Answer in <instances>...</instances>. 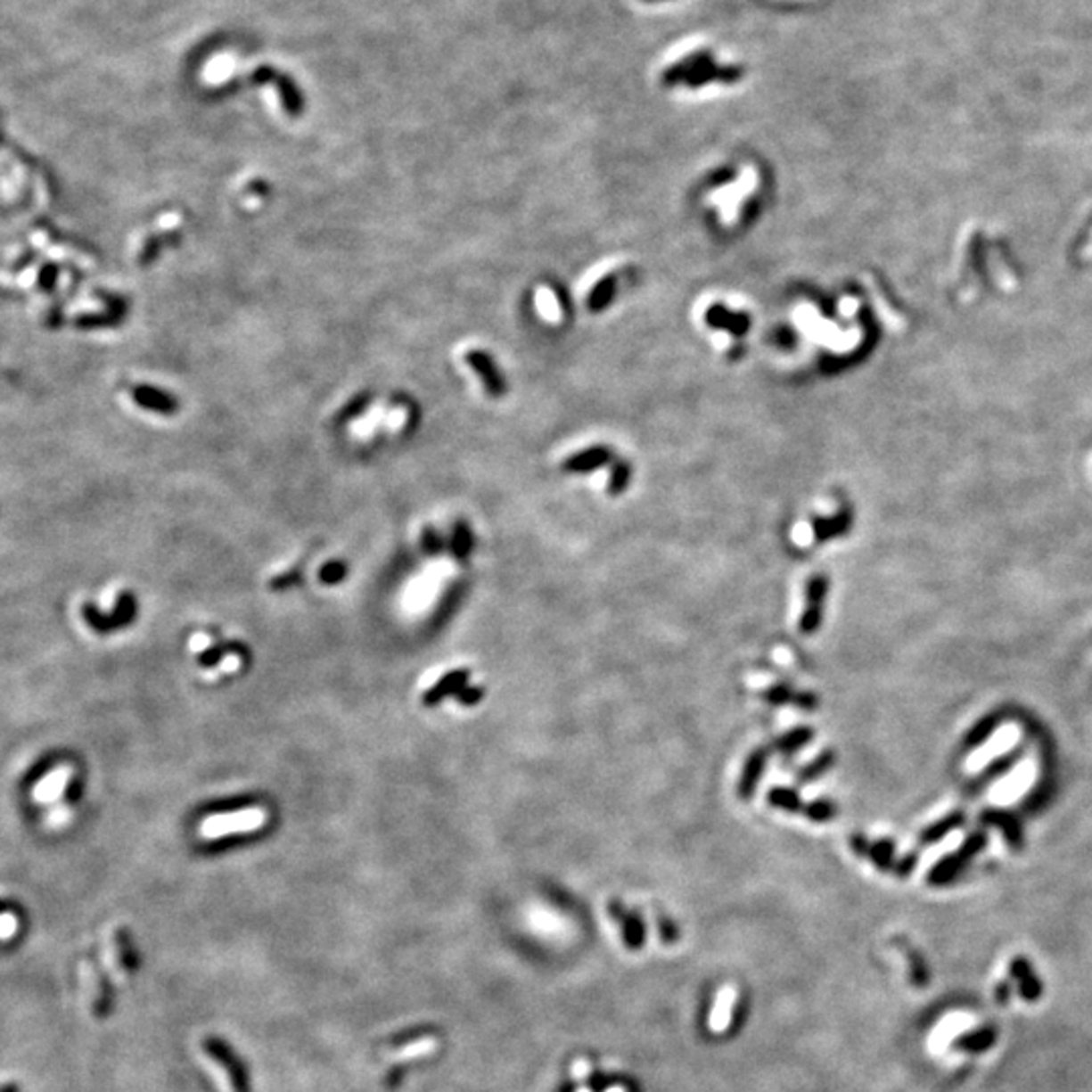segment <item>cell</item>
<instances>
[{"label": "cell", "mask_w": 1092, "mask_h": 1092, "mask_svg": "<svg viewBox=\"0 0 1092 1092\" xmlns=\"http://www.w3.org/2000/svg\"><path fill=\"white\" fill-rule=\"evenodd\" d=\"M3 1092H21V1090H19L17 1084H6V1087L3 1088Z\"/></svg>", "instance_id": "44dd1931"}, {"label": "cell", "mask_w": 1092, "mask_h": 1092, "mask_svg": "<svg viewBox=\"0 0 1092 1092\" xmlns=\"http://www.w3.org/2000/svg\"><path fill=\"white\" fill-rule=\"evenodd\" d=\"M70 779H71L70 767H57L55 771L47 773L39 783H37V787L33 791L35 800L39 803L55 801L57 797H62L67 785H70Z\"/></svg>", "instance_id": "8992f818"}, {"label": "cell", "mask_w": 1092, "mask_h": 1092, "mask_svg": "<svg viewBox=\"0 0 1092 1092\" xmlns=\"http://www.w3.org/2000/svg\"><path fill=\"white\" fill-rule=\"evenodd\" d=\"M835 811H838L835 809V805L827 800L811 801L808 808L803 809V813L808 816V819H811V822H830V819L835 817Z\"/></svg>", "instance_id": "2e32d148"}, {"label": "cell", "mask_w": 1092, "mask_h": 1092, "mask_svg": "<svg viewBox=\"0 0 1092 1092\" xmlns=\"http://www.w3.org/2000/svg\"><path fill=\"white\" fill-rule=\"evenodd\" d=\"M425 551L427 553L441 551V540H439V537H435L431 530L425 532Z\"/></svg>", "instance_id": "d6986e66"}, {"label": "cell", "mask_w": 1092, "mask_h": 1092, "mask_svg": "<svg viewBox=\"0 0 1092 1092\" xmlns=\"http://www.w3.org/2000/svg\"><path fill=\"white\" fill-rule=\"evenodd\" d=\"M472 672L470 669H451L446 676L441 677L439 682H435L431 688H429L423 694V702L427 706H435L439 704L441 700H446L447 696H457L459 692H462L465 686L470 684Z\"/></svg>", "instance_id": "5b68a950"}, {"label": "cell", "mask_w": 1092, "mask_h": 1092, "mask_svg": "<svg viewBox=\"0 0 1092 1092\" xmlns=\"http://www.w3.org/2000/svg\"><path fill=\"white\" fill-rule=\"evenodd\" d=\"M771 749L767 747H759L749 755V759L744 760L741 779H739V797L743 800H751L752 793L757 791V785L760 777H763L767 760H769Z\"/></svg>", "instance_id": "277c9868"}, {"label": "cell", "mask_w": 1092, "mask_h": 1092, "mask_svg": "<svg viewBox=\"0 0 1092 1092\" xmlns=\"http://www.w3.org/2000/svg\"><path fill=\"white\" fill-rule=\"evenodd\" d=\"M793 706L801 708V710H816V708H817V698H816V694H811V692H797Z\"/></svg>", "instance_id": "ac0fdd59"}, {"label": "cell", "mask_w": 1092, "mask_h": 1092, "mask_svg": "<svg viewBox=\"0 0 1092 1092\" xmlns=\"http://www.w3.org/2000/svg\"><path fill=\"white\" fill-rule=\"evenodd\" d=\"M401 1074H403V1068H393V1071H390L387 1076V1088H395L397 1084L401 1082Z\"/></svg>", "instance_id": "ffe728a7"}, {"label": "cell", "mask_w": 1092, "mask_h": 1092, "mask_svg": "<svg viewBox=\"0 0 1092 1092\" xmlns=\"http://www.w3.org/2000/svg\"><path fill=\"white\" fill-rule=\"evenodd\" d=\"M135 401H138L142 406H148V409L154 411H162V413H172L177 409V403L168 398V395L158 393L154 389L142 387L135 390Z\"/></svg>", "instance_id": "8fae6325"}, {"label": "cell", "mask_w": 1092, "mask_h": 1092, "mask_svg": "<svg viewBox=\"0 0 1092 1092\" xmlns=\"http://www.w3.org/2000/svg\"><path fill=\"white\" fill-rule=\"evenodd\" d=\"M116 945H118V957H119V963H122V967L127 971V973H134V971L140 967V959H138V953H135V948H134L130 931L118 929Z\"/></svg>", "instance_id": "30bf717a"}, {"label": "cell", "mask_w": 1092, "mask_h": 1092, "mask_svg": "<svg viewBox=\"0 0 1092 1092\" xmlns=\"http://www.w3.org/2000/svg\"><path fill=\"white\" fill-rule=\"evenodd\" d=\"M202 1050H205L218 1066H223V1071L229 1076L233 1092H251L250 1071H247L245 1062L239 1058V1054L233 1050L227 1042L221 1040V1038L210 1036L202 1040Z\"/></svg>", "instance_id": "7a4b0ae2"}, {"label": "cell", "mask_w": 1092, "mask_h": 1092, "mask_svg": "<svg viewBox=\"0 0 1092 1092\" xmlns=\"http://www.w3.org/2000/svg\"><path fill=\"white\" fill-rule=\"evenodd\" d=\"M484 696H486V690L481 686H465L457 694V700H459V704H464V706H476Z\"/></svg>", "instance_id": "e0dca14e"}, {"label": "cell", "mask_w": 1092, "mask_h": 1092, "mask_svg": "<svg viewBox=\"0 0 1092 1092\" xmlns=\"http://www.w3.org/2000/svg\"><path fill=\"white\" fill-rule=\"evenodd\" d=\"M267 822V813L266 809L259 808H250V809H237V811H227V813H215V816H209L202 819L201 824V833L205 835V838H225V835H235L241 832H253L259 830L261 825H266Z\"/></svg>", "instance_id": "6da1fadb"}, {"label": "cell", "mask_w": 1092, "mask_h": 1092, "mask_svg": "<svg viewBox=\"0 0 1092 1092\" xmlns=\"http://www.w3.org/2000/svg\"><path fill=\"white\" fill-rule=\"evenodd\" d=\"M833 760H835L833 752L832 751H824L822 755H819L816 760H811L809 765H805L803 769L797 773V781L808 783V781L817 779L819 775H824L827 769H830V767L833 765Z\"/></svg>", "instance_id": "4fadbf2b"}, {"label": "cell", "mask_w": 1092, "mask_h": 1092, "mask_svg": "<svg viewBox=\"0 0 1092 1092\" xmlns=\"http://www.w3.org/2000/svg\"><path fill=\"white\" fill-rule=\"evenodd\" d=\"M1015 741V728H1006L998 733L993 739L985 744V747L977 752V755L969 760V767H973V771H977L979 767H983L985 763H989V760L996 759L1001 751L1009 749Z\"/></svg>", "instance_id": "ba28073f"}, {"label": "cell", "mask_w": 1092, "mask_h": 1092, "mask_svg": "<svg viewBox=\"0 0 1092 1092\" xmlns=\"http://www.w3.org/2000/svg\"><path fill=\"white\" fill-rule=\"evenodd\" d=\"M472 548H473V538H472V532L468 530V526L457 524L456 534H454V545H451L454 556L459 562H464L465 559H468V554L472 553Z\"/></svg>", "instance_id": "9a60e30c"}, {"label": "cell", "mask_w": 1092, "mask_h": 1092, "mask_svg": "<svg viewBox=\"0 0 1092 1092\" xmlns=\"http://www.w3.org/2000/svg\"><path fill=\"white\" fill-rule=\"evenodd\" d=\"M795 694L797 692L791 688L789 684H773V686H769L760 694V698L771 706H785L795 702Z\"/></svg>", "instance_id": "5bb4252c"}, {"label": "cell", "mask_w": 1092, "mask_h": 1092, "mask_svg": "<svg viewBox=\"0 0 1092 1092\" xmlns=\"http://www.w3.org/2000/svg\"><path fill=\"white\" fill-rule=\"evenodd\" d=\"M767 801H769V805H773V808L783 809V811H800L801 809V797L795 789H791V787L771 789L769 795H767Z\"/></svg>", "instance_id": "7c38bea8"}, {"label": "cell", "mask_w": 1092, "mask_h": 1092, "mask_svg": "<svg viewBox=\"0 0 1092 1092\" xmlns=\"http://www.w3.org/2000/svg\"><path fill=\"white\" fill-rule=\"evenodd\" d=\"M827 587H830V581H827L825 575H813L808 581V591H805V595H808V603H805V612L800 621V629L803 634H813V631H817L819 625H822Z\"/></svg>", "instance_id": "3957f363"}, {"label": "cell", "mask_w": 1092, "mask_h": 1092, "mask_svg": "<svg viewBox=\"0 0 1092 1092\" xmlns=\"http://www.w3.org/2000/svg\"><path fill=\"white\" fill-rule=\"evenodd\" d=\"M813 739V728L808 727H797L793 730H789L783 736H779L777 741L773 743V751L781 752V755H791V752H797L805 744L811 743Z\"/></svg>", "instance_id": "9c48e42d"}, {"label": "cell", "mask_w": 1092, "mask_h": 1092, "mask_svg": "<svg viewBox=\"0 0 1092 1092\" xmlns=\"http://www.w3.org/2000/svg\"><path fill=\"white\" fill-rule=\"evenodd\" d=\"M92 967H94L95 983H97V998H95V1004H94V1015H95V1018L103 1020V1018H108V1015L111 1014V1006H114L116 989H114V985H111L108 973H105V971L102 969L100 963H92Z\"/></svg>", "instance_id": "52a82bcc"}]
</instances>
